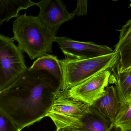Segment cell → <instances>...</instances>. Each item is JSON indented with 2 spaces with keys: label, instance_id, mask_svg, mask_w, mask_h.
<instances>
[{
  "label": "cell",
  "instance_id": "1",
  "mask_svg": "<svg viewBox=\"0 0 131 131\" xmlns=\"http://www.w3.org/2000/svg\"><path fill=\"white\" fill-rule=\"evenodd\" d=\"M60 85L48 72L28 68L0 92V109L21 131L47 117L61 91Z\"/></svg>",
  "mask_w": 131,
  "mask_h": 131
},
{
  "label": "cell",
  "instance_id": "2",
  "mask_svg": "<svg viewBox=\"0 0 131 131\" xmlns=\"http://www.w3.org/2000/svg\"><path fill=\"white\" fill-rule=\"evenodd\" d=\"M14 38L18 47L31 60L52 52L56 36L41 22L37 16L18 15L13 25Z\"/></svg>",
  "mask_w": 131,
  "mask_h": 131
},
{
  "label": "cell",
  "instance_id": "3",
  "mask_svg": "<svg viewBox=\"0 0 131 131\" xmlns=\"http://www.w3.org/2000/svg\"><path fill=\"white\" fill-rule=\"evenodd\" d=\"M119 53H112L89 59L60 60L62 69L61 91L68 90L94 75L110 70L116 64Z\"/></svg>",
  "mask_w": 131,
  "mask_h": 131
},
{
  "label": "cell",
  "instance_id": "4",
  "mask_svg": "<svg viewBox=\"0 0 131 131\" xmlns=\"http://www.w3.org/2000/svg\"><path fill=\"white\" fill-rule=\"evenodd\" d=\"M13 38L0 35V92L10 86L27 69L22 52Z\"/></svg>",
  "mask_w": 131,
  "mask_h": 131
},
{
  "label": "cell",
  "instance_id": "5",
  "mask_svg": "<svg viewBox=\"0 0 131 131\" xmlns=\"http://www.w3.org/2000/svg\"><path fill=\"white\" fill-rule=\"evenodd\" d=\"M91 112V105L67 97L60 91L47 117L52 120L58 130L67 129Z\"/></svg>",
  "mask_w": 131,
  "mask_h": 131
},
{
  "label": "cell",
  "instance_id": "6",
  "mask_svg": "<svg viewBox=\"0 0 131 131\" xmlns=\"http://www.w3.org/2000/svg\"><path fill=\"white\" fill-rule=\"evenodd\" d=\"M111 77L110 70H106L68 90L61 92L67 97L92 105L107 87Z\"/></svg>",
  "mask_w": 131,
  "mask_h": 131
},
{
  "label": "cell",
  "instance_id": "7",
  "mask_svg": "<svg viewBox=\"0 0 131 131\" xmlns=\"http://www.w3.org/2000/svg\"><path fill=\"white\" fill-rule=\"evenodd\" d=\"M55 42L65 56L69 60L94 58L112 53L114 51L105 45L97 44L91 42L74 41L66 36L56 37Z\"/></svg>",
  "mask_w": 131,
  "mask_h": 131
},
{
  "label": "cell",
  "instance_id": "8",
  "mask_svg": "<svg viewBox=\"0 0 131 131\" xmlns=\"http://www.w3.org/2000/svg\"><path fill=\"white\" fill-rule=\"evenodd\" d=\"M36 4L40 9L37 17L55 36L61 25L73 19L61 0H42Z\"/></svg>",
  "mask_w": 131,
  "mask_h": 131
},
{
  "label": "cell",
  "instance_id": "9",
  "mask_svg": "<svg viewBox=\"0 0 131 131\" xmlns=\"http://www.w3.org/2000/svg\"><path fill=\"white\" fill-rule=\"evenodd\" d=\"M92 106L102 116L113 123L121 107L115 87L113 85L107 87Z\"/></svg>",
  "mask_w": 131,
  "mask_h": 131
},
{
  "label": "cell",
  "instance_id": "10",
  "mask_svg": "<svg viewBox=\"0 0 131 131\" xmlns=\"http://www.w3.org/2000/svg\"><path fill=\"white\" fill-rule=\"evenodd\" d=\"M91 112L81 118L76 130L79 131H108L113 126L109 120L91 105Z\"/></svg>",
  "mask_w": 131,
  "mask_h": 131
},
{
  "label": "cell",
  "instance_id": "11",
  "mask_svg": "<svg viewBox=\"0 0 131 131\" xmlns=\"http://www.w3.org/2000/svg\"><path fill=\"white\" fill-rule=\"evenodd\" d=\"M36 4L30 0H0V25L18 17L19 12Z\"/></svg>",
  "mask_w": 131,
  "mask_h": 131
},
{
  "label": "cell",
  "instance_id": "12",
  "mask_svg": "<svg viewBox=\"0 0 131 131\" xmlns=\"http://www.w3.org/2000/svg\"><path fill=\"white\" fill-rule=\"evenodd\" d=\"M28 68L30 70H43L48 72L61 84L63 77L62 69L60 60L57 56L47 54L38 58Z\"/></svg>",
  "mask_w": 131,
  "mask_h": 131
},
{
  "label": "cell",
  "instance_id": "13",
  "mask_svg": "<svg viewBox=\"0 0 131 131\" xmlns=\"http://www.w3.org/2000/svg\"><path fill=\"white\" fill-rule=\"evenodd\" d=\"M115 88L122 105L130 102L131 98V75L118 71Z\"/></svg>",
  "mask_w": 131,
  "mask_h": 131
},
{
  "label": "cell",
  "instance_id": "14",
  "mask_svg": "<svg viewBox=\"0 0 131 131\" xmlns=\"http://www.w3.org/2000/svg\"><path fill=\"white\" fill-rule=\"evenodd\" d=\"M112 124L121 131L131 129V102L122 105Z\"/></svg>",
  "mask_w": 131,
  "mask_h": 131
},
{
  "label": "cell",
  "instance_id": "15",
  "mask_svg": "<svg viewBox=\"0 0 131 131\" xmlns=\"http://www.w3.org/2000/svg\"><path fill=\"white\" fill-rule=\"evenodd\" d=\"M119 41L115 45L114 52L118 53L125 46L131 42V18L119 30Z\"/></svg>",
  "mask_w": 131,
  "mask_h": 131
},
{
  "label": "cell",
  "instance_id": "16",
  "mask_svg": "<svg viewBox=\"0 0 131 131\" xmlns=\"http://www.w3.org/2000/svg\"><path fill=\"white\" fill-rule=\"evenodd\" d=\"M120 67L119 71H122L131 67V42L119 51Z\"/></svg>",
  "mask_w": 131,
  "mask_h": 131
},
{
  "label": "cell",
  "instance_id": "17",
  "mask_svg": "<svg viewBox=\"0 0 131 131\" xmlns=\"http://www.w3.org/2000/svg\"><path fill=\"white\" fill-rule=\"evenodd\" d=\"M0 131H21L10 117L1 109Z\"/></svg>",
  "mask_w": 131,
  "mask_h": 131
},
{
  "label": "cell",
  "instance_id": "18",
  "mask_svg": "<svg viewBox=\"0 0 131 131\" xmlns=\"http://www.w3.org/2000/svg\"><path fill=\"white\" fill-rule=\"evenodd\" d=\"M77 6L74 11L70 13L74 17L75 16H81L88 14V1H78Z\"/></svg>",
  "mask_w": 131,
  "mask_h": 131
},
{
  "label": "cell",
  "instance_id": "19",
  "mask_svg": "<svg viewBox=\"0 0 131 131\" xmlns=\"http://www.w3.org/2000/svg\"><path fill=\"white\" fill-rule=\"evenodd\" d=\"M120 72H123L124 74H126L131 75V67L127 68V69H125L124 70L122 71H119Z\"/></svg>",
  "mask_w": 131,
  "mask_h": 131
},
{
  "label": "cell",
  "instance_id": "20",
  "mask_svg": "<svg viewBox=\"0 0 131 131\" xmlns=\"http://www.w3.org/2000/svg\"><path fill=\"white\" fill-rule=\"evenodd\" d=\"M57 131H79L78 130H72V129H62L60 130H58Z\"/></svg>",
  "mask_w": 131,
  "mask_h": 131
},
{
  "label": "cell",
  "instance_id": "21",
  "mask_svg": "<svg viewBox=\"0 0 131 131\" xmlns=\"http://www.w3.org/2000/svg\"><path fill=\"white\" fill-rule=\"evenodd\" d=\"M131 131V129L130 130H126L124 131Z\"/></svg>",
  "mask_w": 131,
  "mask_h": 131
},
{
  "label": "cell",
  "instance_id": "22",
  "mask_svg": "<svg viewBox=\"0 0 131 131\" xmlns=\"http://www.w3.org/2000/svg\"><path fill=\"white\" fill-rule=\"evenodd\" d=\"M131 4H130V7H131Z\"/></svg>",
  "mask_w": 131,
  "mask_h": 131
},
{
  "label": "cell",
  "instance_id": "23",
  "mask_svg": "<svg viewBox=\"0 0 131 131\" xmlns=\"http://www.w3.org/2000/svg\"><path fill=\"white\" fill-rule=\"evenodd\" d=\"M130 102H131V99H130Z\"/></svg>",
  "mask_w": 131,
  "mask_h": 131
},
{
  "label": "cell",
  "instance_id": "24",
  "mask_svg": "<svg viewBox=\"0 0 131 131\" xmlns=\"http://www.w3.org/2000/svg\"><path fill=\"white\" fill-rule=\"evenodd\" d=\"M57 131V130H56V131Z\"/></svg>",
  "mask_w": 131,
  "mask_h": 131
}]
</instances>
